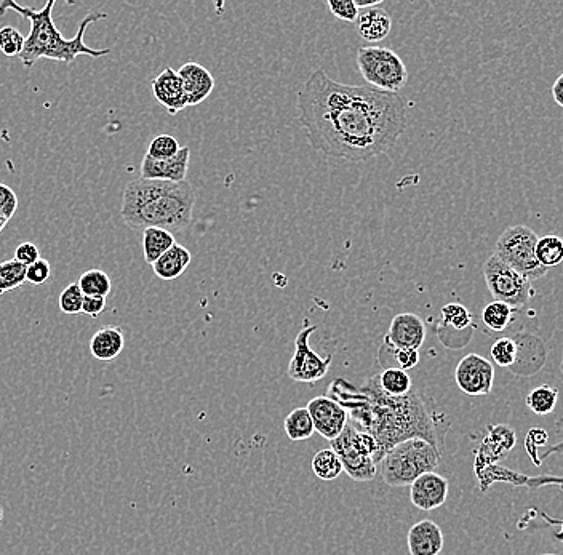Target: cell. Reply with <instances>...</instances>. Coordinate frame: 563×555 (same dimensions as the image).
Listing matches in <instances>:
<instances>
[{
  "mask_svg": "<svg viewBox=\"0 0 563 555\" xmlns=\"http://www.w3.org/2000/svg\"><path fill=\"white\" fill-rule=\"evenodd\" d=\"M444 544L442 528L432 520H420L408 530L407 546L410 555H440L444 551Z\"/></svg>",
  "mask_w": 563,
  "mask_h": 555,
  "instance_id": "obj_20",
  "label": "cell"
},
{
  "mask_svg": "<svg viewBox=\"0 0 563 555\" xmlns=\"http://www.w3.org/2000/svg\"><path fill=\"white\" fill-rule=\"evenodd\" d=\"M8 221L4 220L2 216H0V232L4 231L5 226H7Z\"/></svg>",
  "mask_w": 563,
  "mask_h": 555,
  "instance_id": "obj_48",
  "label": "cell"
},
{
  "mask_svg": "<svg viewBox=\"0 0 563 555\" xmlns=\"http://www.w3.org/2000/svg\"><path fill=\"white\" fill-rule=\"evenodd\" d=\"M440 460L442 453L426 440H405L383 456L381 477L388 487H410L426 472H436Z\"/></svg>",
  "mask_w": 563,
  "mask_h": 555,
  "instance_id": "obj_6",
  "label": "cell"
},
{
  "mask_svg": "<svg viewBox=\"0 0 563 555\" xmlns=\"http://www.w3.org/2000/svg\"><path fill=\"white\" fill-rule=\"evenodd\" d=\"M327 5L338 20L354 23L359 18L360 10L354 0H328Z\"/></svg>",
  "mask_w": 563,
  "mask_h": 555,
  "instance_id": "obj_41",
  "label": "cell"
},
{
  "mask_svg": "<svg viewBox=\"0 0 563 555\" xmlns=\"http://www.w3.org/2000/svg\"><path fill=\"white\" fill-rule=\"evenodd\" d=\"M152 95L172 116L188 108L183 82L175 69H164L156 79L152 80Z\"/></svg>",
  "mask_w": 563,
  "mask_h": 555,
  "instance_id": "obj_18",
  "label": "cell"
},
{
  "mask_svg": "<svg viewBox=\"0 0 563 555\" xmlns=\"http://www.w3.org/2000/svg\"><path fill=\"white\" fill-rule=\"evenodd\" d=\"M317 332V325L304 320V327L295 338V352L288 364L287 373L296 383L312 384L324 380L332 367L333 356H320L311 348L312 333Z\"/></svg>",
  "mask_w": 563,
  "mask_h": 555,
  "instance_id": "obj_11",
  "label": "cell"
},
{
  "mask_svg": "<svg viewBox=\"0 0 563 555\" xmlns=\"http://www.w3.org/2000/svg\"><path fill=\"white\" fill-rule=\"evenodd\" d=\"M298 112L312 148L348 162H365L389 151L407 128L404 96L340 84L324 69L304 82Z\"/></svg>",
  "mask_w": 563,
  "mask_h": 555,
  "instance_id": "obj_1",
  "label": "cell"
},
{
  "mask_svg": "<svg viewBox=\"0 0 563 555\" xmlns=\"http://www.w3.org/2000/svg\"><path fill=\"white\" fill-rule=\"evenodd\" d=\"M181 146L172 135H159L149 144L146 156L154 160H168L180 152Z\"/></svg>",
  "mask_w": 563,
  "mask_h": 555,
  "instance_id": "obj_37",
  "label": "cell"
},
{
  "mask_svg": "<svg viewBox=\"0 0 563 555\" xmlns=\"http://www.w3.org/2000/svg\"><path fill=\"white\" fill-rule=\"evenodd\" d=\"M552 96H554V100H556L560 108H563V74L559 76V79L556 80V84L552 87Z\"/></svg>",
  "mask_w": 563,
  "mask_h": 555,
  "instance_id": "obj_46",
  "label": "cell"
},
{
  "mask_svg": "<svg viewBox=\"0 0 563 555\" xmlns=\"http://www.w3.org/2000/svg\"><path fill=\"white\" fill-rule=\"evenodd\" d=\"M178 76L183 82L188 106H199L207 100L208 96L212 95L215 79H213L212 72L205 69L202 64L189 61L178 69Z\"/></svg>",
  "mask_w": 563,
  "mask_h": 555,
  "instance_id": "obj_19",
  "label": "cell"
},
{
  "mask_svg": "<svg viewBox=\"0 0 563 555\" xmlns=\"http://www.w3.org/2000/svg\"><path fill=\"white\" fill-rule=\"evenodd\" d=\"M15 260L28 268L32 263L40 260L39 247L36 244H32V242H23V244L16 247Z\"/></svg>",
  "mask_w": 563,
  "mask_h": 555,
  "instance_id": "obj_44",
  "label": "cell"
},
{
  "mask_svg": "<svg viewBox=\"0 0 563 555\" xmlns=\"http://www.w3.org/2000/svg\"><path fill=\"white\" fill-rule=\"evenodd\" d=\"M285 434L292 442H301V440H308L314 436V423H312L311 415H309L308 408L298 407L293 410L284 421Z\"/></svg>",
  "mask_w": 563,
  "mask_h": 555,
  "instance_id": "obj_28",
  "label": "cell"
},
{
  "mask_svg": "<svg viewBox=\"0 0 563 555\" xmlns=\"http://www.w3.org/2000/svg\"><path fill=\"white\" fill-rule=\"evenodd\" d=\"M450 493V482L437 472H426L410 485V501L415 508L431 512L444 506Z\"/></svg>",
  "mask_w": 563,
  "mask_h": 555,
  "instance_id": "obj_14",
  "label": "cell"
},
{
  "mask_svg": "<svg viewBox=\"0 0 563 555\" xmlns=\"http://www.w3.org/2000/svg\"><path fill=\"white\" fill-rule=\"evenodd\" d=\"M308 412L311 415L314 429L319 436L332 442L349 424V415L346 408L341 407L336 400L328 396H319L312 399L308 404Z\"/></svg>",
  "mask_w": 563,
  "mask_h": 555,
  "instance_id": "obj_13",
  "label": "cell"
},
{
  "mask_svg": "<svg viewBox=\"0 0 563 555\" xmlns=\"http://www.w3.org/2000/svg\"><path fill=\"white\" fill-rule=\"evenodd\" d=\"M549 434L546 429L532 428L528 431L527 439H525V450H527L530 460L535 464L536 468H540L538 463V448L546 447L548 444Z\"/></svg>",
  "mask_w": 563,
  "mask_h": 555,
  "instance_id": "obj_40",
  "label": "cell"
},
{
  "mask_svg": "<svg viewBox=\"0 0 563 555\" xmlns=\"http://www.w3.org/2000/svg\"><path fill=\"white\" fill-rule=\"evenodd\" d=\"M26 37L13 26H4L0 29V52L5 56H20L23 52Z\"/></svg>",
  "mask_w": 563,
  "mask_h": 555,
  "instance_id": "obj_38",
  "label": "cell"
},
{
  "mask_svg": "<svg viewBox=\"0 0 563 555\" xmlns=\"http://www.w3.org/2000/svg\"><path fill=\"white\" fill-rule=\"evenodd\" d=\"M191 261L192 255L188 248L175 244L167 253L160 256L156 263L152 264V271L159 279L172 282V280L183 276Z\"/></svg>",
  "mask_w": 563,
  "mask_h": 555,
  "instance_id": "obj_24",
  "label": "cell"
},
{
  "mask_svg": "<svg viewBox=\"0 0 563 555\" xmlns=\"http://www.w3.org/2000/svg\"><path fill=\"white\" fill-rule=\"evenodd\" d=\"M52 277V264L48 263L44 258H40L36 263L26 268V282L31 285L47 284L48 279Z\"/></svg>",
  "mask_w": 563,
  "mask_h": 555,
  "instance_id": "obj_42",
  "label": "cell"
},
{
  "mask_svg": "<svg viewBox=\"0 0 563 555\" xmlns=\"http://www.w3.org/2000/svg\"><path fill=\"white\" fill-rule=\"evenodd\" d=\"M514 341L517 344V360L509 370L522 376L538 372L546 362V348L543 341L528 333H519Z\"/></svg>",
  "mask_w": 563,
  "mask_h": 555,
  "instance_id": "obj_21",
  "label": "cell"
},
{
  "mask_svg": "<svg viewBox=\"0 0 563 555\" xmlns=\"http://www.w3.org/2000/svg\"><path fill=\"white\" fill-rule=\"evenodd\" d=\"M357 7H359V10H362V8H375L378 7V5L381 4V0H375V2H356Z\"/></svg>",
  "mask_w": 563,
  "mask_h": 555,
  "instance_id": "obj_47",
  "label": "cell"
},
{
  "mask_svg": "<svg viewBox=\"0 0 563 555\" xmlns=\"http://www.w3.org/2000/svg\"><path fill=\"white\" fill-rule=\"evenodd\" d=\"M85 295L80 290L77 282H72L68 287L64 288L60 295V309L64 314L74 316L82 312V304H84Z\"/></svg>",
  "mask_w": 563,
  "mask_h": 555,
  "instance_id": "obj_39",
  "label": "cell"
},
{
  "mask_svg": "<svg viewBox=\"0 0 563 555\" xmlns=\"http://www.w3.org/2000/svg\"><path fill=\"white\" fill-rule=\"evenodd\" d=\"M106 309V298L100 296H85L82 312L90 317H98Z\"/></svg>",
  "mask_w": 563,
  "mask_h": 555,
  "instance_id": "obj_45",
  "label": "cell"
},
{
  "mask_svg": "<svg viewBox=\"0 0 563 555\" xmlns=\"http://www.w3.org/2000/svg\"><path fill=\"white\" fill-rule=\"evenodd\" d=\"M540 237L524 224L506 229L496 242L495 255L530 282L546 276L548 269L536 258V244Z\"/></svg>",
  "mask_w": 563,
  "mask_h": 555,
  "instance_id": "obj_9",
  "label": "cell"
},
{
  "mask_svg": "<svg viewBox=\"0 0 563 555\" xmlns=\"http://www.w3.org/2000/svg\"><path fill=\"white\" fill-rule=\"evenodd\" d=\"M392 20L389 13L381 7L368 8L357 18V32L367 42H381L391 34Z\"/></svg>",
  "mask_w": 563,
  "mask_h": 555,
  "instance_id": "obj_23",
  "label": "cell"
},
{
  "mask_svg": "<svg viewBox=\"0 0 563 555\" xmlns=\"http://www.w3.org/2000/svg\"><path fill=\"white\" fill-rule=\"evenodd\" d=\"M490 357L498 367L511 368L517 360V344L514 338L503 336L496 340L490 349Z\"/></svg>",
  "mask_w": 563,
  "mask_h": 555,
  "instance_id": "obj_36",
  "label": "cell"
},
{
  "mask_svg": "<svg viewBox=\"0 0 563 555\" xmlns=\"http://www.w3.org/2000/svg\"><path fill=\"white\" fill-rule=\"evenodd\" d=\"M516 431L506 424H490L476 450L474 464H500L516 447Z\"/></svg>",
  "mask_w": 563,
  "mask_h": 555,
  "instance_id": "obj_15",
  "label": "cell"
},
{
  "mask_svg": "<svg viewBox=\"0 0 563 555\" xmlns=\"http://www.w3.org/2000/svg\"><path fill=\"white\" fill-rule=\"evenodd\" d=\"M26 284V266L13 260L0 263V296Z\"/></svg>",
  "mask_w": 563,
  "mask_h": 555,
  "instance_id": "obj_35",
  "label": "cell"
},
{
  "mask_svg": "<svg viewBox=\"0 0 563 555\" xmlns=\"http://www.w3.org/2000/svg\"><path fill=\"white\" fill-rule=\"evenodd\" d=\"M55 0H50L45 4L44 8L24 7V5L13 2V0H4L0 2V15L7 12H15L31 23V32L24 42L23 52H21L20 60L26 68H32L37 61L42 58L47 60L58 61V63L72 64L76 61L77 56L87 55L90 58H101L111 53L109 48L104 50H95L85 45L84 37L88 26L98 21L106 20L108 15L101 12L88 13L82 23L79 24L76 36L72 39H64L60 29L56 28L53 21V7Z\"/></svg>",
  "mask_w": 563,
  "mask_h": 555,
  "instance_id": "obj_4",
  "label": "cell"
},
{
  "mask_svg": "<svg viewBox=\"0 0 563 555\" xmlns=\"http://www.w3.org/2000/svg\"><path fill=\"white\" fill-rule=\"evenodd\" d=\"M557 402H559V389L549 386V384H543L528 392L527 399H525L527 407L535 415L540 416L551 415L556 410Z\"/></svg>",
  "mask_w": 563,
  "mask_h": 555,
  "instance_id": "obj_30",
  "label": "cell"
},
{
  "mask_svg": "<svg viewBox=\"0 0 563 555\" xmlns=\"http://www.w3.org/2000/svg\"><path fill=\"white\" fill-rule=\"evenodd\" d=\"M378 364L386 368H399V370H412L416 365L420 364V351L415 349L396 348L388 341L383 340L380 351H378Z\"/></svg>",
  "mask_w": 563,
  "mask_h": 555,
  "instance_id": "obj_25",
  "label": "cell"
},
{
  "mask_svg": "<svg viewBox=\"0 0 563 555\" xmlns=\"http://www.w3.org/2000/svg\"><path fill=\"white\" fill-rule=\"evenodd\" d=\"M124 348V332H122V328L114 327V325L100 328L90 340V352L100 362H111V360L117 359Z\"/></svg>",
  "mask_w": 563,
  "mask_h": 555,
  "instance_id": "obj_22",
  "label": "cell"
},
{
  "mask_svg": "<svg viewBox=\"0 0 563 555\" xmlns=\"http://www.w3.org/2000/svg\"><path fill=\"white\" fill-rule=\"evenodd\" d=\"M384 340L388 341L396 348L415 349L420 351L426 340V325L424 320L412 312H402L392 319L388 333L384 335Z\"/></svg>",
  "mask_w": 563,
  "mask_h": 555,
  "instance_id": "obj_17",
  "label": "cell"
},
{
  "mask_svg": "<svg viewBox=\"0 0 563 555\" xmlns=\"http://www.w3.org/2000/svg\"><path fill=\"white\" fill-rule=\"evenodd\" d=\"M312 472L320 480H335L343 474V464L332 448H322L311 461Z\"/></svg>",
  "mask_w": 563,
  "mask_h": 555,
  "instance_id": "obj_32",
  "label": "cell"
},
{
  "mask_svg": "<svg viewBox=\"0 0 563 555\" xmlns=\"http://www.w3.org/2000/svg\"><path fill=\"white\" fill-rule=\"evenodd\" d=\"M176 244L173 232L167 229L148 228L143 231V255L144 261L154 264L160 256L167 253Z\"/></svg>",
  "mask_w": 563,
  "mask_h": 555,
  "instance_id": "obj_26",
  "label": "cell"
},
{
  "mask_svg": "<svg viewBox=\"0 0 563 555\" xmlns=\"http://www.w3.org/2000/svg\"><path fill=\"white\" fill-rule=\"evenodd\" d=\"M482 322L490 332H504L514 324V309L509 308L508 304L493 301L485 306L484 312H482Z\"/></svg>",
  "mask_w": 563,
  "mask_h": 555,
  "instance_id": "obj_31",
  "label": "cell"
},
{
  "mask_svg": "<svg viewBox=\"0 0 563 555\" xmlns=\"http://www.w3.org/2000/svg\"><path fill=\"white\" fill-rule=\"evenodd\" d=\"M189 159H191V149L188 146L181 148L175 157L168 160H154L144 156L143 162H141V178L183 183L188 176Z\"/></svg>",
  "mask_w": 563,
  "mask_h": 555,
  "instance_id": "obj_16",
  "label": "cell"
},
{
  "mask_svg": "<svg viewBox=\"0 0 563 555\" xmlns=\"http://www.w3.org/2000/svg\"><path fill=\"white\" fill-rule=\"evenodd\" d=\"M484 277L495 301L508 304L509 308H524L528 300L535 295L532 282L514 271L495 253L484 264Z\"/></svg>",
  "mask_w": 563,
  "mask_h": 555,
  "instance_id": "obj_10",
  "label": "cell"
},
{
  "mask_svg": "<svg viewBox=\"0 0 563 555\" xmlns=\"http://www.w3.org/2000/svg\"><path fill=\"white\" fill-rule=\"evenodd\" d=\"M560 372L563 373V354H562V362H560Z\"/></svg>",
  "mask_w": 563,
  "mask_h": 555,
  "instance_id": "obj_49",
  "label": "cell"
},
{
  "mask_svg": "<svg viewBox=\"0 0 563 555\" xmlns=\"http://www.w3.org/2000/svg\"><path fill=\"white\" fill-rule=\"evenodd\" d=\"M536 258L546 269L556 268L563 263V239L559 236H546L538 239Z\"/></svg>",
  "mask_w": 563,
  "mask_h": 555,
  "instance_id": "obj_33",
  "label": "cell"
},
{
  "mask_svg": "<svg viewBox=\"0 0 563 555\" xmlns=\"http://www.w3.org/2000/svg\"><path fill=\"white\" fill-rule=\"evenodd\" d=\"M327 396L346 408L359 431L376 440L378 464L391 448L410 439L426 440L444 453L452 423L431 397L421 396L415 389L407 396H388L375 375L360 388L338 378L330 384Z\"/></svg>",
  "mask_w": 563,
  "mask_h": 555,
  "instance_id": "obj_2",
  "label": "cell"
},
{
  "mask_svg": "<svg viewBox=\"0 0 563 555\" xmlns=\"http://www.w3.org/2000/svg\"><path fill=\"white\" fill-rule=\"evenodd\" d=\"M18 210V197L12 188L7 184L0 183V216L4 220L10 221Z\"/></svg>",
  "mask_w": 563,
  "mask_h": 555,
  "instance_id": "obj_43",
  "label": "cell"
},
{
  "mask_svg": "<svg viewBox=\"0 0 563 555\" xmlns=\"http://www.w3.org/2000/svg\"><path fill=\"white\" fill-rule=\"evenodd\" d=\"M455 381L466 396H488L495 383V367L490 360L479 354H468L456 365Z\"/></svg>",
  "mask_w": 563,
  "mask_h": 555,
  "instance_id": "obj_12",
  "label": "cell"
},
{
  "mask_svg": "<svg viewBox=\"0 0 563 555\" xmlns=\"http://www.w3.org/2000/svg\"><path fill=\"white\" fill-rule=\"evenodd\" d=\"M80 290L85 296H100V298H108L112 290V282L106 272L101 269H88L82 276L79 282Z\"/></svg>",
  "mask_w": 563,
  "mask_h": 555,
  "instance_id": "obj_34",
  "label": "cell"
},
{
  "mask_svg": "<svg viewBox=\"0 0 563 555\" xmlns=\"http://www.w3.org/2000/svg\"><path fill=\"white\" fill-rule=\"evenodd\" d=\"M554 431H556L557 436L562 437V440L546 448L541 455H538L540 466L543 464V461L548 460L551 456L563 455V416L557 418L556 423H554ZM474 472H476V479L479 482L480 492L482 493L487 492L488 488L492 487L493 484H509L512 487H527L530 490H538L541 487H557L563 492V477H530L527 474H522V472L504 468L501 464H474ZM532 511L536 512V516L546 520V524L549 527H559L560 525V532L554 533V538L559 543H563V517L562 519H554V517L548 516V514H544V512H540L538 509H532Z\"/></svg>",
  "mask_w": 563,
  "mask_h": 555,
  "instance_id": "obj_5",
  "label": "cell"
},
{
  "mask_svg": "<svg viewBox=\"0 0 563 555\" xmlns=\"http://www.w3.org/2000/svg\"><path fill=\"white\" fill-rule=\"evenodd\" d=\"M196 192L188 181H132L122 196L120 215L133 229L160 228L183 231L192 223Z\"/></svg>",
  "mask_w": 563,
  "mask_h": 555,
  "instance_id": "obj_3",
  "label": "cell"
},
{
  "mask_svg": "<svg viewBox=\"0 0 563 555\" xmlns=\"http://www.w3.org/2000/svg\"><path fill=\"white\" fill-rule=\"evenodd\" d=\"M445 330H453V332H458V335L468 333L472 336L474 325H472V314L468 308H464L460 303L445 304L442 308V322L437 327V332H445Z\"/></svg>",
  "mask_w": 563,
  "mask_h": 555,
  "instance_id": "obj_27",
  "label": "cell"
},
{
  "mask_svg": "<svg viewBox=\"0 0 563 555\" xmlns=\"http://www.w3.org/2000/svg\"><path fill=\"white\" fill-rule=\"evenodd\" d=\"M357 64L365 82L375 90L397 93L407 85V66L391 48L375 45L359 48Z\"/></svg>",
  "mask_w": 563,
  "mask_h": 555,
  "instance_id": "obj_8",
  "label": "cell"
},
{
  "mask_svg": "<svg viewBox=\"0 0 563 555\" xmlns=\"http://www.w3.org/2000/svg\"><path fill=\"white\" fill-rule=\"evenodd\" d=\"M343 471L356 482H372L378 476V444L367 432L349 423L340 437L330 442Z\"/></svg>",
  "mask_w": 563,
  "mask_h": 555,
  "instance_id": "obj_7",
  "label": "cell"
},
{
  "mask_svg": "<svg viewBox=\"0 0 563 555\" xmlns=\"http://www.w3.org/2000/svg\"><path fill=\"white\" fill-rule=\"evenodd\" d=\"M378 383L384 394L392 397L407 396L413 391V381L408 372L399 368H386L378 375Z\"/></svg>",
  "mask_w": 563,
  "mask_h": 555,
  "instance_id": "obj_29",
  "label": "cell"
},
{
  "mask_svg": "<svg viewBox=\"0 0 563 555\" xmlns=\"http://www.w3.org/2000/svg\"><path fill=\"white\" fill-rule=\"evenodd\" d=\"M543 555H557V554H543Z\"/></svg>",
  "mask_w": 563,
  "mask_h": 555,
  "instance_id": "obj_50",
  "label": "cell"
}]
</instances>
